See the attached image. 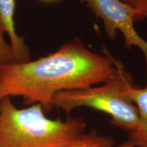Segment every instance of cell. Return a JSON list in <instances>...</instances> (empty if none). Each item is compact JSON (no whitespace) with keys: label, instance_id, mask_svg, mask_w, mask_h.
I'll return each mask as SVG.
<instances>
[{"label":"cell","instance_id":"12","mask_svg":"<svg viewBox=\"0 0 147 147\" xmlns=\"http://www.w3.org/2000/svg\"><path fill=\"white\" fill-rule=\"evenodd\" d=\"M40 1H44V2H53V1H56L57 0H40Z\"/></svg>","mask_w":147,"mask_h":147},{"label":"cell","instance_id":"7","mask_svg":"<svg viewBox=\"0 0 147 147\" xmlns=\"http://www.w3.org/2000/svg\"><path fill=\"white\" fill-rule=\"evenodd\" d=\"M114 145V139L111 136L100 134L93 129L72 144L64 147H113Z\"/></svg>","mask_w":147,"mask_h":147},{"label":"cell","instance_id":"5","mask_svg":"<svg viewBox=\"0 0 147 147\" xmlns=\"http://www.w3.org/2000/svg\"><path fill=\"white\" fill-rule=\"evenodd\" d=\"M16 0H0V25L8 35L15 63H26L31 61L29 48L24 37L17 34L14 27Z\"/></svg>","mask_w":147,"mask_h":147},{"label":"cell","instance_id":"4","mask_svg":"<svg viewBox=\"0 0 147 147\" xmlns=\"http://www.w3.org/2000/svg\"><path fill=\"white\" fill-rule=\"evenodd\" d=\"M101 19L106 35L115 40L117 32L124 38L127 49L137 47L144 55L147 70V41L138 34L134 27L138 12L136 9L122 0H80Z\"/></svg>","mask_w":147,"mask_h":147},{"label":"cell","instance_id":"6","mask_svg":"<svg viewBox=\"0 0 147 147\" xmlns=\"http://www.w3.org/2000/svg\"><path fill=\"white\" fill-rule=\"evenodd\" d=\"M128 93L138 110V120L127 140L134 147H147V82L142 88L134 84Z\"/></svg>","mask_w":147,"mask_h":147},{"label":"cell","instance_id":"9","mask_svg":"<svg viewBox=\"0 0 147 147\" xmlns=\"http://www.w3.org/2000/svg\"><path fill=\"white\" fill-rule=\"evenodd\" d=\"M136 9L138 12L137 21L147 18V0H122Z\"/></svg>","mask_w":147,"mask_h":147},{"label":"cell","instance_id":"3","mask_svg":"<svg viewBox=\"0 0 147 147\" xmlns=\"http://www.w3.org/2000/svg\"><path fill=\"white\" fill-rule=\"evenodd\" d=\"M115 65L113 76L102 85L57 93L53 108L67 113L80 107L92 108L109 115L113 125L131 131L138 120V110L128 93L135 84L131 74L121 61L116 60Z\"/></svg>","mask_w":147,"mask_h":147},{"label":"cell","instance_id":"2","mask_svg":"<svg viewBox=\"0 0 147 147\" xmlns=\"http://www.w3.org/2000/svg\"><path fill=\"white\" fill-rule=\"evenodd\" d=\"M45 113L41 104L20 109L5 97L0 110V147H64L86 133L82 117L51 119Z\"/></svg>","mask_w":147,"mask_h":147},{"label":"cell","instance_id":"8","mask_svg":"<svg viewBox=\"0 0 147 147\" xmlns=\"http://www.w3.org/2000/svg\"><path fill=\"white\" fill-rule=\"evenodd\" d=\"M4 30L0 25V63H13L14 61L12 47L4 39Z\"/></svg>","mask_w":147,"mask_h":147},{"label":"cell","instance_id":"10","mask_svg":"<svg viewBox=\"0 0 147 147\" xmlns=\"http://www.w3.org/2000/svg\"><path fill=\"white\" fill-rule=\"evenodd\" d=\"M5 97H8V96H7L6 94H5L4 89H3V87L2 86V84H1V81H0V110H1V104H2L3 99H4Z\"/></svg>","mask_w":147,"mask_h":147},{"label":"cell","instance_id":"1","mask_svg":"<svg viewBox=\"0 0 147 147\" xmlns=\"http://www.w3.org/2000/svg\"><path fill=\"white\" fill-rule=\"evenodd\" d=\"M116 60L106 47L99 54L74 38L36 61L0 63V81L7 96H21L27 104H41L48 113L54 108L57 93L107 81L115 71Z\"/></svg>","mask_w":147,"mask_h":147},{"label":"cell","instance_id":"11","mask_svg":"<svg viewBox=\"0 0 147 147\" xmlns=\"http://www.w3.org/2000/svg\"><path fill=\"white\" fill-rule=\"evenodd\" d=\"M113 147H134V146L132 144H130L127 140H126L123 142L121 143L120 144L117 145V146H115V145H114Z\"/></svg>","mask_w":147,"mask_h":147}]
</instances>
